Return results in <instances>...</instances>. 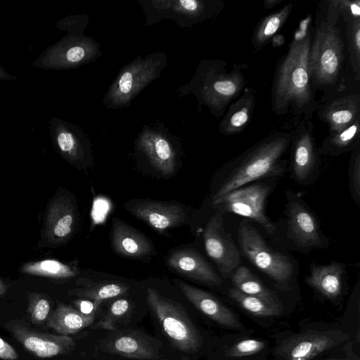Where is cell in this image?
Returning a JSON list of instances; mask_svg holds the SVG:
<instances>
[{
	"label": "cell",
	"mask_w": 360,
	"mask_h": 360,
	"mask_svg": "<svg viewBox=\"0 0 360 360\" xmlns=\"http://www.w3.org/2000/svg\"><path fill=\"white\" fill-rule=\"evenodd\" d=\"M312 35L309 16L301 22L277 65L271 92V108L276 115L292 114L311 120L321 104L315 99L309 65Z\"/></svg>",
	"instance_id": "cell-1"
},
{
	"label": "cell",
	"mask_w": 360,
	"mask_h": 360,
	"mask_svg": "<svg viewBox=\"0 0 360 360\" xmlns=\"http://www.w3.org/2000/svg\"><path fill=\"white\" fill-rule=\"evenodd\" d=\"M290 143V133L274 131L229 161L212 201L251 181L283 174L286 162L281 158Z\"/></svg>",
	"instance_id": "cell-2"
},
{
	"label": "cell",
	"mask_w": 360,
	"mask_h": 360,
	"mask_svg": "<svg viewBox=\"0 0 360 360\" xmlns=\"http://www.w3.org/2000/svg\"><path fill=\"white\" fill-rule=\"evenodd\" d=\"M345 63L344 42L337 25L323 18L316 22L309 50V65L314 89L326 94L342 82Z\"/></svg>",
	"instance_id": "cell-3"
},
{
	"label": "cell",
	"mask_w": 360,
	"mask_h": 360,
	"mask_svg": "<svg viewBox=\"0 0 360 360\" xmlns=\"http://www.w3.org/2000/svg\"><path fill=\"white\" fill-rule=\"evenodd\" d=\"M248 68L245 64L233 63L229 72L224 60L206 63L202 76L201 96L215 117H221L231 102L242 93L247 83L244 71Z\"/></svg>",
	"instance_id": "cell-4"
},
{
	"label": "cell",
	"mask_w": 360,
	"mask_h": 360,
	"mask_svg": "<svg viewBox=\"0 0 360 360\" xmlns=\"http://www.w3.org/2000/svg\"><path fill=\"white\" fill-rule=\"evenodd\" d=\"M146 292L149 307L174 346L183 352H196L201 346V337L184 307L152 288Z\"/></svg>",
	"instance_id": "cell-5"
},
{
	"label": "cell",
	"mask_w": 360,
	"mask_h": 360,
	"mask_svg": "<svg viewBox=\"0 0 360 360\" xmlns=\"http://www.w3.org/2000/svg\"><path fill=\"white\" fill-rule=\"evenodd\" d=\"M238 244L242 253L255 267L280 285H288L294 266L289 257L268 246L259 233L250 224H239Z\"/></svg>",
	"instance_id": "cell-6"
},
{
	"label": "cell",
	"mask_w": 360,
	"mask_h": 360,
	"mask_svg": "<svg viewBox=\"0 0 360 360\" xmlns=\"http://www.w3.org/2000/svg\"><path fill=\"white\" fill-rule=\"evenodd\" d=\"M272 188L262 183L243 186L212 201L218 212L233 213L250 219L261 225L268 234L276 226L265 212L266 201Z\"/></svg>",
	"instance_id": "cell-7"
},
{
	"label": "cell",
	"mask_w": 360,
	"mask_h": 360,
	"mask_svg": "<svg viewBox=\"0 0 360 360\" xmlns=\"http://www.w3.org/2000/svg\"><path fill=\"white\" fill-rule=\"evenodd\" d=\"M311 120H302L290 133L289 172L301 185L310 184L320 165V153L313 136Z\"/></svg>",
	"instance_id": "cell-8"
},
{
	"label": "cell",
	"mask_w": 360,
	"mask_h": 360,
	"mask_svg": "<svg viewBox=\"0 0 360 360\" xmlns=\"http://www.w3.org/2000/svg\"><path fill=\"white\" fill-rule=\"evenodd\" d=\"M285 205L288 237L299 248L305 250L328 246L316 217L307 205L295 193L288 191Z\"/></svg>",
	"instance_id": "cell-9"
},
{
	"label": "cell",
	"mask_w": 360,
	"mask_h": 360,
	"mask_svg": "<svg viewBox=\"0 0 360 360\" xmlns=\"http://www.w3.org/2000/svg\"><path fill=\"white\" fill-rule=\"evenodd\" d=\"M349 339V335L339 330H310L281 341L275 354L281 360H311Z\"/></svg>",
	"instance_id": "cell-10"
},
{
	"label": "cell",
	"mask_w": 360,
	"mask_h": 360,
	"mask_svg": "<svg viewBox=\"0 0 360 360\" xmlns=\"http://www.w3.org/2000/svg\"><path fill=\"white\" fill-rule=\"evenodd\" d=\"M222 214L216 212L207 221L203 233L205 248L224 278L231 276L239 266L241 253L224 227Z\"/></svg>",
	"instance_id": "cell-11"
},
{
	"label": "cell",
	"mask_w": 360,
	"mask_h": 360,
	"mask_svg": "<svg viewBox=\"0 0 360 360\" xmlns=\"http://www.w3.org/2000/svg\"><path fill=\"white\" fill-rule=\"evenodd\" d=\"M6 328L27 351L40 358L67 354L75 346L73 339L68 335L41 333L20 321H9Z\"/></svg>",
	"instance_id": "cell-12"
},
{
	"label": "cell",
	"mask_w": 360,
	"mask_h": 360,
	"mask_svg": "<svg viewBox=\"0 0 360 360\" xmlns=\"http://www.w3.org/2000/svg\"><path fill=\"white\" fill-rule=\"evenodd\" d=\"M125 207L136 218L158 232L179 226L186 220V212L176 203L140 200L127 203Z\"/></svg>",
	"instance_id": "cell-13"
},
{
	"label": "cell",
	"mask_w": 360,
	"mask_h": 360,
	"mask_svg": "<svg viewBox=\"0 0 360 360\" xmlns=\"http://www.w3.org/2000/svg\"><path fill=\"white\" fill-rule=\"evenodd\" d=\"M319 119L328 127L329 134L338 132L360 118V94L346 93L319 105Z\"/></svg>",
	"instance_id": "cell-14"
},
{
	"label": "cell",
	"mask_w": 360,
	"mask_h": 360,
	"mask_svg": "<svg viewBox=\"0 0 360 360\" xmlns=\"http://www.w3.org/2000/svg\"><path fill=\"white\" fill-rule=\"evenodd\" d=\"M168 266L178 274L208 285H220L221 277L197 251L184 248L173 251L167 258Z\"/></svg>",
	"instance_id": "cell-15"
},
{
	"label": "cell",
	"mask_w": 360,
	"mask_h": 360,
	"mask_svg": "<svg viewBox=\"0 0 360 360\" xmlns=\"http://www.w3.org/2000/svg\"><path fill=\"white\" fill-rule=\"evenodd\" d=\"M103 349L108 353L138 359H152L158 356V348L153 340L137 331H120L107 338Z\"/></svg>",
	"instance_id": "cell-16"
},
{
	"label": "cell",
	"mask_w": 360,
	"mask_h": 360,
	"mask_svg": "<svg viewBox=\"0 0 360 360\" xmlns=\"http://www.w3.org/2000/svg\"><path fill=\"white\" fill-rule=\"evenodd\" d=\"M176 283L186 299L214 321L234 330L243 328L235 314L212 295L181 281Z\"/></svg>",
	"instance_id": "cell-17"
},
{
	"label": "cell",
	"mask_w": 360,
	"mask_h": 360,
	"mask_svg": "<svg viewBox=\"0 0 360 360\" xmlns=\"http://www.w3.org/2000/svg\"><path fill=\"white\" fill-rule=\"evenodd\" d=\"M76 223L75 208L68 197L60 196L49 206L45 219V236L52 243L68 240Z\"/></svg>",
	"instance_id": "cell-18"
},
{
	"label": "cell",
	"mask_w": 360,
	"mask_h": 360,
	"mask_svg": "<svg viewBox=\"0 0 360 360\" xmlns=\"http://www.w3.org/2000/svg\"><path fill=\"white\" fill-rule=\"evenodd\" d=\"M111 243L117 253L127 257H143L153 250L144 235L116 217L112 219Z\"/></svg>",
	"instance_id": "cell-19"
},
{
	"label": "cell",
	"mask_w": 360,
	"mask_h": 360,
	"mask_svg": "<svg viewBox=\"0 0 360 360\" xmlns=\"http://www.w3.org/2000/svg\"><path fill=\"white\" fill-rule=\"evenodd\" d=\"M255 103V90L245 86L239 97L229 105L219 123V131L225 136L242 132L252 119Z\"/></svg>",
	"instance_id": "cell-20"
},
{
	"label": "cell",
	"mask_w": 360,
	"mask_h": 360,
	"mask_svg": "<svg viewBox=\"0 0 360 360\" xmlns=\"http://www.w3.org/2000/svg\"><path fill=\"white\" fill-rule=\"evenodd\" d=\"M345 266L343 263L333 262L328 264L310 265V274L306 276V283L328 299L338 298L342 292Z\"/></svg>",
	"instance_id": "cell-21"
},
{
	"label": "cell",
	"mask_w": 360,
	"mask_h": 360,
	"mask_svg": "<svg viewBox=\"0 0 360 360\" xmlns=\"http://www.w3.org/2000/svg\"><path fill=\"white\" fill-rule=\"evenodd\" d=\"M94 319L95 316L84 315L76 308L60 303L49 315L47 325L58 333L68 335L91 326Z\"/></svg>",
	"instance_id": "cell-22"
},
{
	"label": "cell",
	"mask_w": 360,
	"mask_h": 360,
	"mask_svg": "<svg viewBox=\"0 0 360 360\" xmlns=\"http://www.w3.org/2000/svg\"><path fill=\"white\" fill-rule=\"evenodd\" d=\"M360 143V118L345 129L326 136L319 150L320 155L337 157L352 150Z\"/></svg>",
	"instance_id": "cell-23"
},
{
	"label": "cell",
	"mask_w": 360,
	"mask_h": 360,
	"mask_svg": "<svg viewBox=\"0 0 360 360\" xmlns=\"http://www.w3.org/2000/svg\"><path fill=\"white\" fill-rule=\"evenodd\" d=\"M294 4L290 2L277 12L262 18L257 24L252 37V46L254 51L263 49L277 34L278 31L289 18Z\"/></svg>",
	"instance_id": "cell-24"
},
{
	"label": "cell",
	"mask_w": 360,
	"mask_h": 360,
	"mask_svg": "<svg viewBox=\"0 0 360 360\" xmlns=\"http://www.w3.org/2000/svg\"><path fill=\"white\" fill-rule=\"evenodd\" d=\"M231 282L234 288L244 294L258 297L272 303L281 304L276 294L245 266H238L233 271Z\"/></svg>",
	"instance_id": "cell-25"
},
{
	"label": "cell",
	"mask_w": 360,
	"mask_h": 360,
	"mask_svg": "<svg viewBox=\"0 0 360 360\" xmlns=\"http://www.w3.org/2000/svg\"><path fill=\"white\" fill-rule=\"evenodd\" d=\"M144 150L152 165L165 175L172 174L175 169L174 152L169 143L162 138L144 143Z\"/></svg>",
	"instance_id": "cell-26"
},
{
	"label": "cell",
	"mask_w": 360,
	"mask_h": 360,
	"mask_svg": "<svg viewBox=\"0 0 360 360\" xmlns=\"http://www.w3.org/2000/svg\"><path fill=\"white\" fill-rule=\"evenodd\" d=\"M229 297L250 314L257 316H275L283 311L281 304H276L260 297L243 293L233 288L229 290Z\"/></svg>",
	"instance_id": "cell-27"
},
{
	"label": "cell",
	"mask_w": 360,
	"mask_h": 360,
	"mask_svg": "<svg viewBox=\"0 0 360 360\" xmlns=\"http://www.w3.org/2000/svg\"><path fill=\"white\" fill-rule=\"evenodd\" d=\"M21 270L24 274L53 278H69L77 274L76 268L51 259L26 263Z\"/></svg>",
	"instance_id": "cell-28"
},
{
	"label": "cell",
	"mask_w": 360,
	"mask_h": 360,
	"mask_svg": "<svg viewBox=\"0 0 360 360\" xmlns=\"http://www.w3.org/2000/svg\"><path fill=\"white\" fill-rule=\"evenodd\" d=\"M129 287L120 282H101L82 288L73 289L68 294L81 299L102 302L127 293Z\"/></svg>",
	"instance_id": "cell-29"
},
{
	"label": "cell",
	"mask_w": 360,
	"mask_h": 360,
	"mask_svg": "<svg viewBox=\"0 0 360 360\" xmlns=\"http://www.w3.org/2000/svg\"><path fill=\"white\" fill-rule=\"evenodd\" d=\"M347 39L349 60L354 79H360V19L347 23Z\"/></svg>",
	"instance_id": "cell-30"
},
{
	"label": "cell",
	"mask_w": 360,
	"mask_h": 360,
	"mask_svg": "<svg viewBox=\"0 0 360 360\" xmlns=\"http://www.w3.org/2000/svg\"><path fill=\"white\" fill-rule=\"evenodd\" d=\"M51 311V302L48 297L40 293H28L27 314L33 324H41L47 321Z\"/></svg>",
	"instance_id": "cell-31"
},
{
	"label": "cell",
	"mask_w": 360,
	"mask_h": 360,
	"mask_svg": "<svg viewBox=\"0 0 360 360\" xmlns=\"http://www.w3.org/2000/svg\"><path fill=\"white\" fill-rule=\"evenodd\" d=\"M130 310V303L128 300L120 298L114 301L105 315L93 325V328L114 330L115 324L123 318Z\"/></svg>",
	"instance_id": "cell-32"
},
{
	"label": "cell",
	"mask_w": 360,
	"mask_h": 360,
	"mask_svg": "<svg viewBox=\"0 0 360 360\" xmlns=\"http://www.w3.org/2000/svg\"><path fill=\"white\" fill-rule=\"evenodd\" d=\"M349 186L354 201L360 205V143L352 150L349 165Z\"/></svg>",
	"instance_id": "cell-33"
},
{
	"label": "cell",
	"mask_w": 360,
	"mask_h": 360,
	"mask_svg": "<svg viewBox=\"0 0 360 360\" xmlns=\"http://www.w3.org/2000/svg\"><path fill=\"white\" fill-rule=\"evenodd\" d=\"M266 347L264 341L256 339H246L233 345L225 355L227 357L236 358L253 355L259 352Z\"/></svg>",
	"instance_id": "cell-34"
},
{
	"label": "cell",
	"mask_w": 360,
	"mask_h": 360,
	"mask_svg": "<svg viewBox=\"0 0 360 360\" xmlns=\"http://www.w3.org/2000/svg\"><path fill=\"white\" fill-rule=\"evenodd\" d=\"M56 141L60 151L70 159H76L79 155V143L75 136L68 130L60 128L56 134Z\"/></svg>",
	"instance_id": "cell-35"
},
{
	"label": "cell",
	"mask_w": 360,
	"mask_h": 360,
	"mask_svg": "<svg viewBox=\"0 0 360 360\" xmlns=\"http://www.w3.org/2000/svg\"><path fill=\"white\" fill-rule=\"evenodd\" d=\"M340 13L346 23L360 19L359 0H339Z\"/></svg>",
	"instance_id": "cell-36"
},
{
	"label": "cell",
	"mask_w": 360,
	"mask_h": 360,
	"mask_svg": "<svg viewBox=\"0 0 360 360\" xmlns=\"http://www.w3.org/2000/svg\"><path fill=\"white\" fill-rule=\"evenodd\" d=\"M102 302L87 299H78L73 301L75 308L86 316H96Z\"/></svg>",
	"instance_id": "cell-37"
},
{
	"label": "cell",
	"mask_w": 360,
	"mask_h": 360,
	"mask_svg": "<svg viewBox=\"0 0 360 360\" xmlns=\"http://www.w3.org/2000/svg\"><path fill=\"white\" fill-rule=\"evenodd\" d=\"M0 359L4 360H16L18 354L6 341L0 337Z\"/></svg>",
	"instance_id": "cell-38"
},
{
	"label": "cell",
	"mask_w": 360,
	"mask_h": 360,
	"mask_svg": "<svg viewBox=\"0 0 360 360\" xmlns=\"http://www.w3.org/2000/svg\"><path fill=\"white\" fill-rule=\"evenodd\" d=\"M282 3V0H264V7L266 9H271Z\"/></svg>",
	"instance_id": "cell-39"
},
{
	"label": "cell",
	"mask_w": 360,
	"mask_h": 360,
	"mask_svg": "<svg viewBox=\"0 0 360 360\" xmlns=\"http://www.w3.org/2000/svg\"><path fill=\"white\" fill-rule=\"evenodd\" d=\"M325 360H359V357L357 356H346L345 358H334V359H325Z\"/></svg>",
	"instance_id": "cell-40"
},
{
	"label": "cell",
	"mask_w": 360,
	"mask_h": 360,
	"mask_svg": "<svg viewBox=\"0 0 360 360\" xmlns=\"http://www.w3.org/2000/svg\"><path fill=\"white\" fill-rule=\"evenodd\" d=\"M6 285L5 283L0 279V295H4L6 292Z\"/></svg>",
	"instance_id": "cell-41"
},
{
	"label": "cell",
	"mask_w": 360,
	"mask_h": 360,
	"mask_svg": "<svg viewBox=\"0 0 360 360\" xmlns=\"http://www.w3.org/2000/svg\"><path fill=\"white\" fill-rule=\"evenodd\" d=\"M6 74L1 69H0V78L6 77Z\"/></svg>",
	"instance_id": "cell-42"
}]
</instances>
